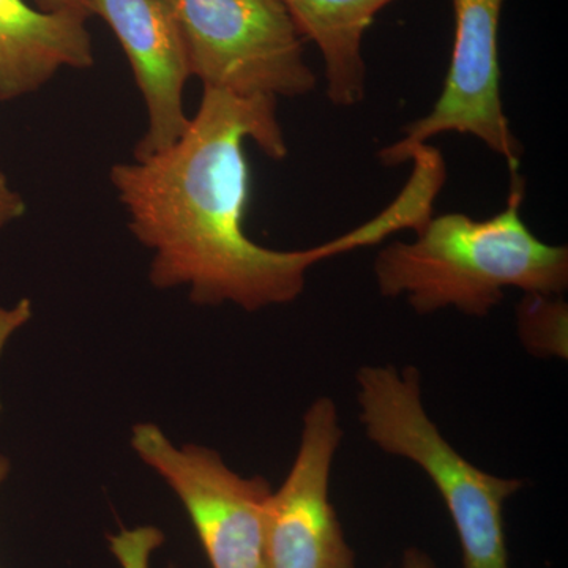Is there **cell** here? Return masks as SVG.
Segmentation results:
<instances>
[{"label": "cell", "instance_id": "ba28073f", "mask_svg": "<svg viewBox=\"0 0 568 568\" xmlns=\"http://www.w3.org/2000/svg\"><path fill=\"white\" fill-rule=\"evenodd\" d=\"M89 2L121 43L148 110V132L134 148V159L170 148L190 122L183 104L189 59L174 0Z\"/></svg>", "mask_w": 568, "mask_h": 568}, {"label": "cell", "instance_id": "8992f818", "mask_svg": "<svg viewBox=\"0 0 568 568\" xmlns=\"http://www.w3.org/2000/svg\"><path fill=\"white\" fill-rule=\"evenodd\" d=\"M504 0H452L454 50L443 92L433 110L403 129V138L381 151L384 164H403L443 133L470 134L518 173L521 144L511 133L500 95L499 26Z\"/></svg>", "mask_w": 568, "mask_h": 568}, {"label": "cell", "instance_id": "277c9868", "mask_svg": "<svg viewBox=\"0 0 568 568\" xmlns=\"http://www.w3.org/2000/svg\"><path fill=\"white\" fill-rule=\"evenodd\" d=\"M190 77L239 97L294 99L316 88L304 37L282 0H174Z\"/></svg>", "mask_w": 568, "mask_h": 568}, {"label": "cell", "instance_id": "8fae6325", "mask_svg": "<svg viewBox=\"0 0 568 568\" xmlns=\"http://www.w3.org/2000/svg\"><path fill=\"white\" fill-rule=\"evenodd\" d=\"M567 321L560 295L526 294L518 306L519 339L538 357L567 358Z\"/></svg>", "mask_w": 568, "mask_h": 568}, {"label": "cell", "instance_id": "3957f363", "mask_svg": "<svg viewBox=\"0 0 568 568\" xmlns=\"http://www.w3.org/2000/svg\"><path fill=\"white\" fill-rule=\"evenodd\" d=\"M355 386L366 437L392 457L414 463L443 497L463 568H511L504 507L525 481L478 469L448 443L426 413L416 366L364 365Z\"/></svg>", "mask_w": 568, "mask_h": 568}, {"label": "cell", "instance_id": "30bf717a", "mask_svg": "<svg viewBox=\"0 0 568 568\" xmlns=\"http://www.w3.org/2000/svg\"><path fill=\"white\" fill-rule=\"evenodd\" d=\"M304 40L324 59L328 100L354 106L365 97L362 43L376 14L394 0H282Z\"/></svg>", "mask_w": 568, "mask_h": 568}, {"label": "cell", "instance_id": "7a4b0ae2", "mask_svg": "<svg viewBox=\"0 0 568 568\" xmlns=\"http://www.w3.org/2000/svg\"><path fill=\"white\" fill-rule=\"evenodd\" d=\"M506 209L493 219L465 213L429 216L416 241L392 242L376 256L384 297H406L418 315L455 308L488 316L508 287L525 294L562 295L568 286L567 246L549 245L521 219L525 181L511 174Z\"/></svg>", "mask_w": 568, "mask_h": 568}, {"label": "cell", "instance_id": "9c48e42d", "mask_svg": "<svg viewBox=\"0 0 568 568\" xmlns=\"http://www.w3.org/2000/svg\"><path fill=\"white\" fill-rule=\"evenodd\" d=\"M91 17L82 10H37L24 0H0V102L39 91L63 69H91Z\"/></svg>", "mask_w": 568, "mask_h": 568}, {"label": "cell", "instance_id": "7c38bea8", "mask_svg": "<svg viewBox=\"0 0 568 568\" xmlns=\"http://www.w3.org/2000/svg\"><path fill=\"white\" fill-rule=\"evenodd\" d=\"M26 213V203L17 190L11 189L9 179L0 173V230L17 222Z\"/></svg>", "mask_w": 568, "mask_h": 568}, {"label": "cell", "instance_id": "5b68a950", "mask_svg": "<svg viewBox=\"0 0 568 568\" xmlns=\"http://www.w3.org/2000/svg\"><path fill=\"white\" fill-rule=\"evenodd\" d=\"M130 446L173 489L212 568H264V515L271 484L244 477L213 448L178 447L160 426L138 424Z\"/></svg>", "mask_w": 568, "mask_h": 568}, {"label": "cell", "instance_id": "2e32d148", "mask_svg": "<svg viewBox=\"0 0 568 568\" xmlns=\"http://www.w3.org/2000/svg\"><path fill=\"white\" fill-rule=\"evenodd\" d=\"M10 463L6 457H0V485L3 484L7 476H9Z\"/></svg>", "mask_w": 568, "mask_h": 568}, {"label": "cell", "instance_id": "9a60e30c", "mask_svg": "<svg viewBox=\"0 0 568 568\" xmlns=\"http://www.w3.org/2000/svg\"><path fill=\"white\" fill-rule=\"evenodd\" d=\"M151 556L152 552L149 549L132 548L123 552L119 562H122L123 568H151Z\"/></svg>", "mask_w": 568, "mask_h": 568}, {"label": "cell", "instance_id": "5bb4252c", "mask_svg": "<svg viewBox=\"0 0 568 568\" xmlns=\"http://www.w3.org/2000/svg\"><path fill=\"white\" fill-rule=\"evenodd\" d=\"M41 10H82L93 14L89 0H36Z\"/></svg>", "mask_w": 568, "mask_h": 568}, {"label": "cell", "instance_id": "6da1fadb", "mask_svg": "<svg viewBox=\"0 0 568 568\" xmlns=\"http://www.w3.org/2000/svg\"><path fill=\"white\" fill-rule=\"evenodd\" d=\"M246 140L268 159H286L276 100L204 89L200 110L173 145L111 168L130 233L151 250L149 280L156 290L182 286L194 305L257 312L294 302L320 261L383 241L375 219L312 250L256 244L245 231L252 189Z\"/></svg>", "mask_w": 568, "mask_h": 568}, {"label": "cell", "instance_id": "52a82bcc", "mask_svg": "<svg viewBox=\"0 0 568 568\" xmlns=\"http://www.w3.org/2000/svg\"><path fill=\"white\" fill-rule=\"evenodd\" d=\"M342 439L338 406L320 396L306 409L290 474L265 506L264 568H357L328 496Z\"/></svg>", "mask_w": 568, "mask_h": 568}, {"label": "cell", "instance_id": "4fadbf2b", "mask_svg": "<svg viewBox=\"0 0 568 568\" xmlns=\"http://www.w3.org/2000/svg\"><path fill=\"white\" fill-rule=\"evenodd\" d=\"M402 568H437L435 560L424 549L409 547L402 556Z\"/></svg>", "mask_w": 568, "mask_h": 568}]
</instances>
